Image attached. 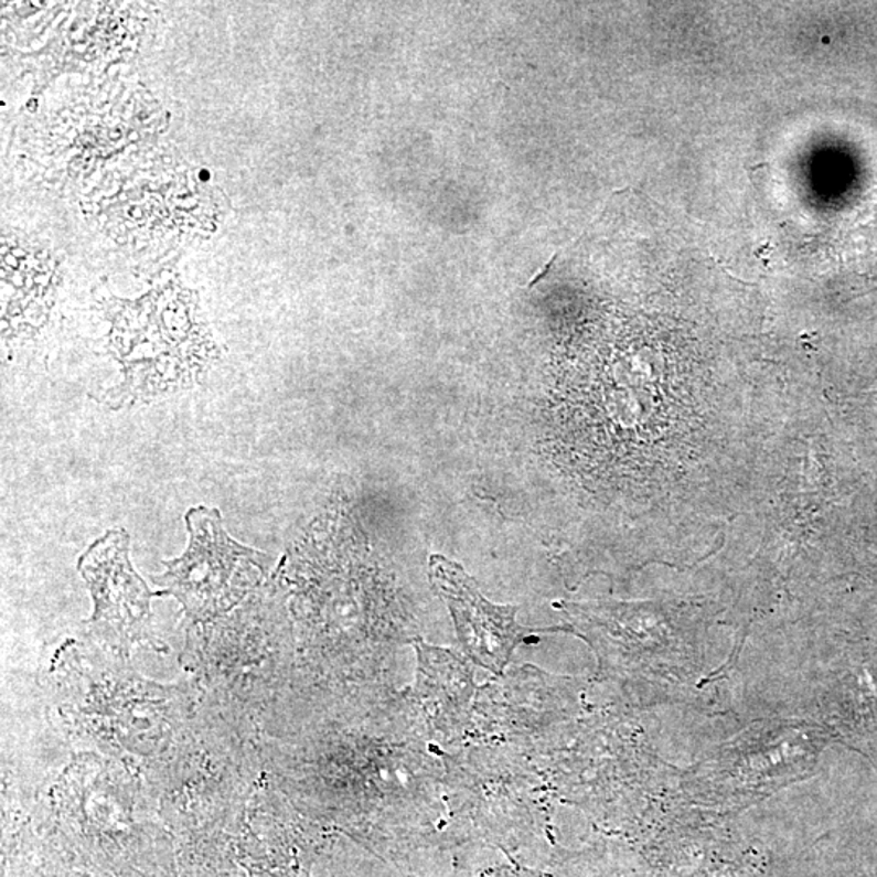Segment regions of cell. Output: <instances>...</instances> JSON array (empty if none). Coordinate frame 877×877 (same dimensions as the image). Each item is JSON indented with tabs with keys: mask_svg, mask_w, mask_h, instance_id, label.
<instances>
[{
	"mask_svg": "<svg viewBox=\"0 0 877 877\" xmlns=\"http://www.w3.org/2000/svg\"><path fill=\"white\" fill-rule=\"evenodd\" d=\"M440 759L450 817L494 841L532 827L548 804L552 789L535 760L521 749L467 745Z\"/></svg>",
	"mask_w": 877,
	"mask_h": 877,
	"instance_id": "6da1fadb",
	"label": "cell"
},
{
	"mask_svg": "<svg viewBox=\"0 0 877 877\" xmlns=\"http://www.w3.org/2000/svg\"><path fill=\"white\" fill-rule=\"evenodd\" d=\"M67 708L75 724L96 741L120 751L147 755L179 720L178 691L158 686L126 670L85 666L72 650L61 665Z\"/></svg>",
	"mask_w": 877,
	"mask_h": 877,
	"instance_id": "7a4b0ae2",
	"label": "cell"
},
{
	"mask_svg": "<svg viewBox=\"0 0 877 877\" xmlns=\"http://www.w3.org/2000/svg\"><path fill=\"white\" fill-rule=\"evenodd\" d=\"M188 549L167 567L154 582L158 595H171L195 624L216 621L263 587L268 573L264 553L239 545L226 533L220 511L191 509L185 515Z\"/></svg>",
	"mask_w": 877,
	"mask_h": 877,
	"instance_id": "3957f363",
	"label": "cell"
},
{
	"mask_svg": "<svg viewBox=\"0 0 877 877\" xmlns=\"http://www.w3.org/2000/svg\"><path fill=\"white\" fill-rule=\"evenodd\" d=\"M576 707L577 686L570 677L533 665L507 669L478 687L467 745L530 751L556 735Z\"/></svg>",
	"mask_w": 877,
	"mask_h": 877,
	"instance_id": "277c9868",
	"label": "cell"
},
{
	"mask_svg": "<svg viewBox=\"0 0 877 877\" xmlns=\"http://www.w3.org/2000/svg\"><path fill=\"white\" fill-rule=\"evenodd\" d=\"M78 573L92 593L95 608L87 628L96 641L119 656L129 655L137 643L164 649L151 614V598L158 593L133 569L126 530H109L96 539L78 560Z\"/></svg>",
	"mask_w": 877,
	"mask_h": 877,
	"instance_id": "5b68a950",
	"label": "cell"
},
{
	"mask_svg": "<svg viewBox=\"0 0 877 877\" xmlns=\"http://www.w3.org/2000/svg\"><path fill=\"white\" fill-rule=\"evenodd\" d=\"M416 653L415 683L398 696V710L436 755L467 745L478 686L473 670L459 653L411 641Z\"/></svg>",
	"mask_w": 877,
	"mask_h": 877,
	"instance_id": "8992f818",
	"label": "cell"
},
{
	"mask_svg": "<svg viewBox=\"0 0 877 877\" xmlns=\"http://www.w3.org/2000/svg\"><path fill=\"white\" fill-rule=\"evenodd\" d=\"M429 582L447 605L463 655L473 665L499 676L511 665L515 649L543 632L559 629L524 628L517 607L491 603L462 566L440 555L429 557Z\"/></svg>",
	"mask_w": 877,
	"mask_h": 877,
	"instance_id": "52a82bcc",
	"label": "cell"
}]
</instances>
